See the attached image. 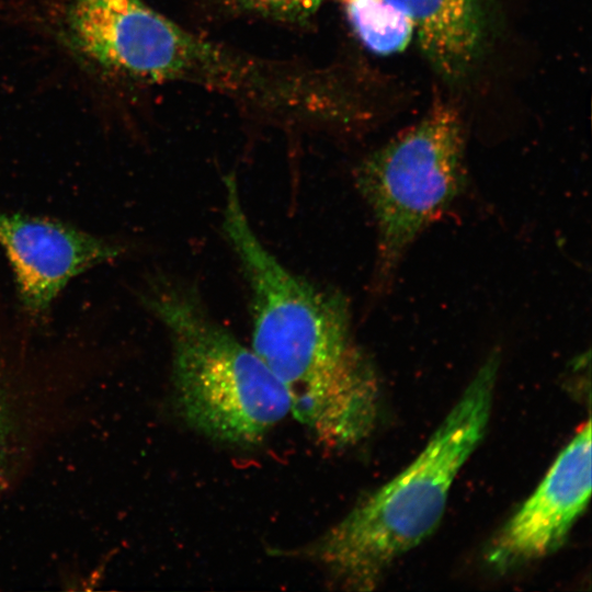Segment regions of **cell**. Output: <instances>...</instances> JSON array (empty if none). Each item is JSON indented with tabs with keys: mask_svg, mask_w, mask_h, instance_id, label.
<instances>
[{
	"mask_svg": "<svg viewBox=\"0 0 592 592\" xmlns=\"http://www.w3.org/2000/svg\"><path fill=\"white\" fill-rule=\"evenodd\" d=\"M4 314H0V490L5 486L14 465L15 444L19 437V419L15 403L10 390V376L14 367L10 350L12 348L9 329ZM14 343V342H13Z\"/></svg>",
	"mask_w": 592,
	"mask_h": 592,
	"instance_id": "11",
	"label": "cell"
},
{
	"mask_svg": "<svg viewBox=\"0 0 592 592\" xmlns=\"http://www.w3.org/2000/svg\"><path fill=\"white\" fill-rule=\"evenodd\" d=\"M464 148L458 113L436 104L356 167V187L377 228L374 294L389 288L414 239L465 189Z\"/></svg>",
	"mask_w": 592,
	"mask_h": 592,
	"instance_id": "4",
	"label": "cell"
},
{
	"mask_svg": "<svg viewBox=\"0 0 592 592\" xmlns=\"http://www.w3.org/2000/svg\"><path fill=\"white\" fill-rule=\"evenodd\" d=\"M207 13L223 19L251 16L275 22L303 24L327 0H196Z\"/></svg>",
	"mask_w": 592,
	"mask_h": 592,
	"instance_id": "10",
	"label": "cell"
},
{
	"mask_svg": "<svg viewBox=\"0 0 592 592\" xmlns=\"http://www.w3.org/2000/svg\"><path fill=\"white\" fill-rule=\"evenodd\" d=\"M591 493V423L560 452L546 476L496 533L485 559L506 572L557 551L588 505Z\"/></svg>",
	"mask_w": 592,
	"mask_h": 592,
	"instance_id": "6",
	"label": "cell"
},
{
	"mask_svg": "<svg viewBox=\"0 0 592 592\" xmlns=\"http://www.w3.org/2000/svg\"><path fill=\"white\" fill-rule=\"evenodd\" d=\"M52 32L82 66L147 84L161 13L144 0H48Z\"/></svg>",
	"mask_w": 592,
	"mask_h": 592,
	"instance_id": "7",
	"label": "cell"
},
{
	"mask_svg": "<svg viewBox=\"0 0 592 592\" xmlns=\"http://www.w3.org/2000/svg\"><path fill=\"white\" fill-rule=\"evenodd\" d=\"M0 246L11 265L25 323L47 322L71 280L124 255L127 246L58 219L0 209Z\"/></svg>",
	"mask_w": 592,
	"mask_h": 592,
	"instance_id": "5",
	"label": "cell"
},
{
	"mask_svg": "<svg viewBox=\"0 0 592 592\" xmlns=\"http://www.w3.org/2000/svg\"><path fill=\"white\" fill-rule=\"evenodd\" d=\"M224 186L223 230L249 292L251 349L318 446L357 445L376 425L379 383L353 338L345 297L286 267L250 225L235 175H226Z\"/></svg>",
	"mask_w": 592,
	"mask_h": 592,
	"instance_id": "1",
	"label": "cell"
},
{
	"mask_svg": "<svg viewBox=\"0 0 592 592\" xmlns=\"http://www.w3.org/2000/svg\"><path fill=\"white\" fill-rule=\"evenodd\" d=\"M140 298L169 334L175 406L191 429L217 443L250 447L291 414L278 378L215 320L194 288L161 275Z\"/></svg>",
	"mask_w": 592,
	"mask_h": 592,
	"instance_id": "3",
	"label": "cell"
},
{
	"mask_svg": "<svg viewBox=\"0 0 592 592\" xmlns=\"http://www.w3.org/2000/svg\"><path fill=\"white\" fill-rule=\"evenodd\" d=\"M500 354L479 367L417 458L300 550L348 591H372L439 525L452 485L485 437Z\"/></svg>",
	"mask_w": 592,
	"mask_h": 592,
	"instance_id": "2",
	"label": "cell"
},
{
	"mask_svg": "<svg viewBox=\"0 0 592 592\" xmlns=\"http://www.w3.org/2000/svg\"><path fill=\"white\" fill-rule=\"evenodd\" d=\"M411 21L419 45L434 69L447 79L466 73L483 39L478 0H388Z\"/></svg>",
	"mask_w": 592,
	"mask_h": 592,
	"instance_id": "8",
	"label": "cell"
},
{
	"mask_svg": "<svg viewBox=\"0 0 592 592\" xmlns=\"http://www.w3.org/2000/svg\"><path fill=\"white\" fill-rule=\"evenodd\" d=\"M342 3L355 36L376 55L403 50L414 35L409 18L388 0H342Z\"/></svg>",
	"mask_w": 592,
	"mask_h": 592,
	"instance_id": "9",
	"label": "cell"
}]
</instances>
